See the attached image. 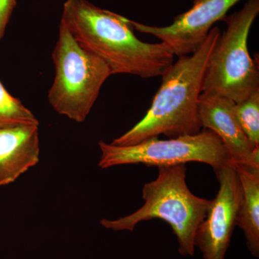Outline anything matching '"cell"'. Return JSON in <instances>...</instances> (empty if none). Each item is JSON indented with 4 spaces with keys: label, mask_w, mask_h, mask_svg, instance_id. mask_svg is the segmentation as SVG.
I'll return each instance as SVG.
<instances>
[{
    "label": "cell",
    "mask_w": 259,
    "mask_h": 259,
    "mask_svg": "<svg viewBox=\"0 0 259 259\" xmlns=\"http://www.w3.org/2000/svg\"><path fill=\"white\" fill-rule=\"evenodd\" d=\"M61 21L81 47L108 66L112 74L161 76L175 60L162 42L148 44L138 38L129 19L87 0H66Z\"/></svg>",
    "instance_id": "1"
},
{
    "label": "cell",
    "mask_w": 259,
    "mask_h": 259,
    "mask_svg": "<svg viewBox=\"0 0 259 259\" xmlns=\"http://www.w3.org/2000/svg\"><path fill=\"white\" fill-rule=\"evenodd\" d=\"M221 33L213 27L198 50L180 56L172 64L162 75L161 87L144 118L111 144L133 146L161 135L172 139L202 131L199 97L209 56Z\"/></svg>",
    "instance_id": "2"
},
{
    "label": "cell",
    "mask_w": 259,
    "mask_h": 259,
    "mask_svg": "<svg viewBox=\"0 0 259 259\" xmlns=\"http://www.w3.org/2000/svg\"><path fill=\"white\" fill-rule=\"evenodd\" d=\"M158 170L157 178L145 184L141 208L119 219H102L100 223L112 231H132L143 221L161 219L177 236L179 253L193 256L196 232L207 215L211 200L191 192L186 182L185 164L158 167Z\"/></svg>",
    "instance_id": "3"
},
{
    "label": "cell",
    "mask_w": 259,
    "mask_h": 259,
    "mask_svg": "<svg viewBox=\"0 0 259 259\" xmlns=\"http://www.w3.org/2000/svg\"><path fill=\"white\" fill-rule=\"evenodd\" d=\"M259 13V0H248L239 11L223 19L221 33L209 56L202 93L226 97L238 103L259 90L258 62L248 51V39Z\"/></svg>",
    "instance_id": "4"
},
{
    "label": "cell",
    "mask_w": 259,
    "mask_h": 259,
    "mask_svg": "<svg viewBox=\"0 0 259 259\" xmlns=\"http://www.w3.org/2000/svg\"><path fill=\"white\" fill-rule=\"evenodd\" d=\"M55 77L48 99L60 115L83 122L111 76L110 68L100 58L83 49L62 21L52 53Z\"/></svg>",
    "instance_id": "5"
},
{
    "label": "cell",
    "mask_w": 259,
    "mask_h": 259,
    "mask_svg": "<svg viewBox=\"0 0 259 259\" xmlns=\"http://www.w3.org/2000/svg\"><path fill=\"white\" fill-rule=\"evenodd\" d=\"M99 146L101 150L99 166L101 168L127 164L158 168L200 162L212 166L215 171L231 161L221 140L205 128L195 135L166 140L153 137L128 146H114L100 141Z\"/></svg>",
    "instance_id": "6"
},
{
    "label": "cell",
    "mask_w": 259,
    "mask_h": 259,
    "mask_svg": "<svg viewBox=\"0 0 259 259\" xmlns=\"http://www.w3.org/2000/svg\"><path fill=\"white\" fill-rule=\"evenodd\" d=\"M214 172L219 190L194 238V246L198 247L204 259H225L242 201L241 182L234 163L228 162Z\"/></svg>",
    "instance_id": "7"
},
{
    "label": "cell",
    "mask_w": 259,
    "mask_h": 259,
    "mask_svg": "<svg viewBox=\"0 0 259 259\" xmlns=\"http://www.w3.org/2000/svg\"><path fill=\"white\" fill-rule=\"evenodd\" d=\"M242 0H193L192 7L174 18L171 25L151 26L130 20L134 30L153 35L174 56L190 55L202 45L213 25L227 16L231 8Z\"/></svg>",
    "instance_id": "8"
},
{
    "label": "cell",
    "mask_w": 259,
    "mask_h": 259,
    "mask_svg": "<svg viewBox=\"0 0 259 259\" xmlns=\"http://www.w3.org/2000/svg\"><path fill=\"white\" fill-rule=\"evenodd\" d=\"M201 125L221 140L235 164L259 167V147L250 141L235 112V102L217 95L201 93L198 100Z\"/></svg>",
    "instance_id": "9"
},
{
    "label": "cell",
    "mask_w": 259,
    "mask_h": 259,
    "mask_svg": "<svg viewBox=\"0 0 259 259\" xmlns=\"http://www.w3.org/2000/svg\"><path fill=\"white\" fill-rule=\"evenodd\" d=\"M39 159L38 125L0 127V187L14 182Z\"/></svg>",
    "instance_id": "10"
},
{
    "label": "cell",
    "mask_w": 259,
    "mask_h": 259,
    "mask_svg": "<svg viewBox=\"0 0 259 259\" xmlns=\"http://www.w3.org/2000/svg\"><path fill=\"white\" fill-rule=\"evenodd\" d=\"M235 164V163H234ZM241 182L242 201L236 226L244 233L248 250L259 256V167L235 164Z\"/></svg>",
    "instance_id": "11"
},
{
    "label": "cell",
    "mask_w": 259,
    "mask_h": 259,
    "mask_svg": "<svg viewBox=\"0 0 259 259\" xmlns=\"http://www.w3.org/2000/svg\"><path fill=\"white\" fill-rule=\"evenodd\" d=\"M39 125L34 114L18 98L12 96L0 81V127Z\"/></svg>",
    "instance_id": "12"
},
{
    "label": "cell",
    "mask_w": 259,
    "mask_h": 259,
    "mask_svg": "<svg viewBox=\"0 0 259 259\" xmlns=\"http://www.w3.org/2000/svg\"><path fill=\"white\" fill-rule=\"evenodd\" d=\"M235 112L245 134L259 147V90L243 101L235 103Z\"/></svg>",
    "instance_id": "13"
},
{
    "label": "cell",
    "mask_w": 259,
    "mask_h": 259,
    "mask_svg": "<svg viewBox=\"0 0 259 259\" xmlns=\"http://www.w3.org/2000/svg\"><path fill=\"white\" fill-rule=\"evenodd\" d=\"M16 5L17 0H0V41L4 37Z\"/></svg>",
    "instance_id": "14"
}]
</instances>
